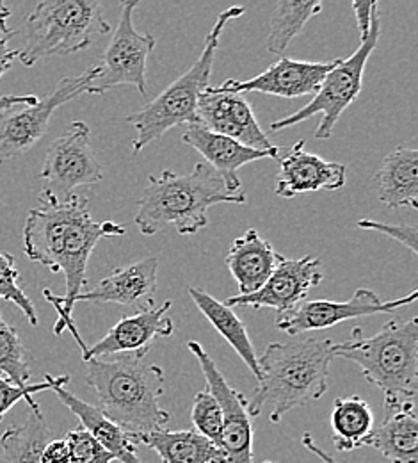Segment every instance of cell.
Masks as SVG:
<instances>
[{"label": "cell", "mask_w": 418, "mask_h": 463, "mask_svg": "<svg viewBox=\"0 0 418 463\" xmlns=\"http://www.w3.org/2000/svg\"><path fill=\"white\" fill-rule=\"evenodd\" d=\"M38 200L40 207L29 211L23 225V251L29 260L64 275L66 290L62 296L43 290L45 299L60 314L54 334L60 335L73 323V307L77 296L88 286V262L98 241L125 235L126 227L115 222L97 223L91 218L86 194L73 193L58 200L42 191Z\"/></svg>", "instance_id": "6da1fadb"}, {"label": "cell", "mask_w": 418, "mask_h": 463, "mask_svg": "<svg viewBox=\"0 0 418 463\" xmlns=\"http://www.w3.org/2000/svg\"><path fill=\"white\" fill-rule=\"evenodd\" d=\"M146 354L121 353L111 360L86 362V383L98 396V408L135 444L139 437L164 430L170 422V413L161 406L164 371L155 364H146Z\"/></svg>", "instance_id": "7a4b0ae2"}, {"label": "cell", "mask_w": 418, "mask_h": 463, "mask_svg": "<svg viewBox=\"0 0 418 463\" xmlns=\"http://www.w3.org/2000/svg\"><path fill=\"white\" fill-rule=\"evenodd\" d=\"M333 345L331 339L304 337L265 347L258 356V387L247 400L249 415L269 406V419L278 424L291 410L320 400L330 383Z\"/></svg>", "instance_id": "3957f363"}, {"label": "cell", "mask_w": 418, "mask_h": 463, "mask_svg": "<svg viewBox=\"0 0 418 463\" xmlns=\"http://www.w3.org/2000/svg\"><path fill=\"white\" fill-rule=\"evenodd\" d=\"M244 202L242 191L232 193L207 163H198L189 174L166 170L159 176H148L134 223L143 235H155L168 227L180 235H192L209 225L210 207Z\"/></svg>", "instance_id": "277c9868"}, {"label": "cell", "mask_w": 418, "mask_h": 463, "mask_svg": "<svg viewBox=\"0 0 418 463\" xmlns=\"http://www.w3.org/2000/svg\"><path fill=\"white\" fill-rule=\"evenodd\" d=\"M333 356L357 364L365 380L385 394V403L417 400V317L390 319L372 337L355 326L346 343L333 345Z\"/></svg>", "instance_id": "5b68a950"}, {"label": "cell", "mask_w": 418, "mask_h": 463, "mask_svg": "<svg viewBox=\"0 0 418 463\" xmlns=\"http://www.w3.org/2000/svg\"><path fill=\"white\" fill-rule=\"evenodd\" d=\"M244 13V5H232L219 13L214 27L205 38L203 51L196 62L144 108L121 118L123 123H130L135 128V137L132 141L134 154L143 152L148 145L161 139L173 127L196 123V108L201 93L210 86L209 82L221 34L228 22L239 18Z\"/></svg>", "instance_id": "8992f818"}, {"label": "cell", "mask_w": 418, "mask_h": 463, "mask_svg": "<svg viewBox=\"0 0 418 463\" xmlns=\"http://www.w3.org/2000/svg\"><path fill=\"white\" fill-rule=\"evenodd\" d=\"M109 31L97 0H43L25 20L18 59L31 68L42 59L77 54Z\"/></svg>", "instance_id": "52a82bcc"}, {"label": "cell", "mask_w": 418, "mask_h": 463, "mask_svg": "<svg viewBox=\"0 0 418 463\" xmlns=\"http://www.w3.org/2000/svg\"><path fill=\"white\" fill-rule=\"evenodd\" d=\"M379 34H381V20H379V14L376 13L370 33L363 42H359L357 52L348 59H339L335 68L330 70L322 79L315 97L304 108H301L294 115L273 121L269 128L273 132H278V130L299 125L313 116L322 115V119L313 136L317 139H330L333 136V128L339 123L340 116L344 115V111L358 99L361 93L365 66L377 47Z\"/></svg>", "instance_id": "ba28073f"}, {"label": "cell", "mask_w": 418, "mask_h": 463, "mask_svg": "<svg viewBox=\"0 0 418 463\" xmlns=\"http://www.w3.org/2000/svg\"><path fill=\"white\" fill-rule=\"evenodd\" d=\"M98 75V66L88 68L77 77H62L58 86L43 99L23 109L0 111V163L31 152L49 130V123L60 106L89 93L91 82Z\"/></svg>", "instance_id": "9c48e42d"}, {"label": "cell", "mask_w": 418, "mask_h": 463, "mask_svg": "<svg viewBox=\"0 0 418 463\" xmlns=\"http://www.w3.org/2000/svg\"><path fill=\"white\" fill-rule=\"evenodd\" d=\"M137 5L139 0L121 2L120 22L102 62L97 64L98 75L91 82L88 95H106L118 86H134L141 95H146V64L157 40L152 34L137 33L134 25Z\"/></svg>", "instance_id": "30bf717a"}, {"label": "cell", "mask_w": 418, "mask_h": 463, "mask_svg": "<svg viewBox=\"0 0 418 463\" xmlns=\"http://www.w3.org/2000/svg\"><path fill=\"white\" fill-rule=\"evenodd\" d=\"M43 193L64 200L77 187L104 180L106 170L91 146V130L84 121H73L68 130L54 139L47 150L42 168Z\"/></svg>", "instance_id": "8fae6325"}, {"label": "cell", "mask_w": 418, "mask_h": 463, "mask_svg": "<svg viewBox=\"0 0 418 463\" xmlns=\"http://www.w3.org/2000/svg\"><path fill=\"white\" fill-rule=\"evenodd\" d=\"M417 290L410 292L404 298L395 299H381L374 290L358 289L346 301H331V299H317V301H302L294 310L280 316L276 319V328L291 337L301 335L311 330H326L337 326L344 321L367 317L383 312H395L406 305H412L417 299Z\"/></svg>", "instance_id": "7c38bea8"}, {"label": "cell", "mask_w": 418, "mask_h": 463, "mask_svg": "<svg viewBox=\"0 0 418 463\" xmlns=\"http://www.w3.org/2000/svg\"><path fill=\"white\" fill-rule=\"evenodd\" d=\"M187 347L200 362L207 391L221 406L223 430L219 448L225 453V460L227 463H253V428L247 400L227 382L216 362L198 341H189Z\"/></svg>", "instance_id": "4fadbf2b"}, {"label": "cell", "mask_w": 418, "mask_h": 463, "mask_svg": "<svg viewBox=\"0 0 418 463\" xmlns=\"http://www.w3.org/2000/svg\"><path fill=\"white\" fill-rule=\"evenodd\" d=\"M324 279L322 260L304 255L301 259H287L282 255L276 269L264 284L262 289L253 294H237L227 298L225 305L253 307V308H273L280 316L294 310L306 301L308 292L317 288Z\"/></svg>", "instance_id": "5bb4252c"}, {"label": "cell", "mask_w": 418, "mask_h": 463, "mask_svg": "<svg viewBox=\"0 0 418 463\" xmlns=\"http://www.w3.org/2000/svg\"><path fill=\"white\" fill-rule=\"evenodd\" d=\"M196 123L258 152L280 148L262 130L249 102L242 95L223 91L218 86H209L201 93L196 108Z\"/></svg>", "instance_id": "9a60e30c"}, {"label": "cell", "mask_w": 418, "mask_h": 463, "mask_svg": "<svg viewBox=\"0 0 418 463\" xmlns=\"http://www.w3.org/2000/svg\"><path fill=\"white\" fill-rule=\"evenodd\" d=\"M339 59L328 62H310L298 59L280 58L260 75L249 80H227L218 86L223 91L244 95V93H264L280 99H299L315 95L322 79L330 70L335 68Z\"/></svg>", "instance_id": "2e32d148"}, {"label": "cell", "mask_w": 418, "mask_h": 463, "mask_svg": "<svg viewBox=\"0 0 418 463\" xmlns=\"http://www.w3.org/2000/svg\"><path fill=\"white\" fill-rule=\"evenodd\" d=\"M280 175L274 193L280 198H294L313 191H339L348 182V168L340 163L324 161L322 157L304 148V139H299L289 148H280Z\"/></svg>", "instance_id": "e0dca14e"}, {"label": "cell", "mask_w": 418, "mask_h": 463, "mask_svg": "<svg viewBox=\"0 0 418 463\" xmlns=\"http://www.w3.org/2000/svg\"><path fill=\"white\" fill-rule=\"evenodd\" d=\"M170 308L172 301H164L159 307H150L121 317L104 339L86 347L82 353L84 362L121 353H148L155 339L172 337L175 332L173 319L168 316Z\"/></svg>", "instance_id": "ac0fdd59"}, {"label": "cell", "mask_w": 418, "mask_h": 463, "mask_svg": "<svg viewBox=\"0 0 418 463\" xmlns=\"http://www.w3.org/2000/svg\"><path fill=\"white\" fill-rule=\"evenodd\" d=\"M157 257H146L134 264L113 269V273L77 296V301L116 303L137 307L139 310L153 307L157 292Z\"/></svg>", "instance_id": "d6986e66"}, {"label": "cell", "mask_w": 418, "mask_h": 463, "mask_svg": "<svg viewBox=\"0 0 418 463\" xmlns=\"http://www.w3.org/2000/svg\"><path fill=\"white\" fill-rule=\"evenodd\" d=\"M185 127L187 128L181 136V141L198 150L205 157V163L225 180L227 187L232 193H240V178L237 172L242 166L262 159H276L280 154V148L274 152H258L247 148L230 137L207 130L200 123H190Z\"/></svg>", "instance_id": "ffe728a7"}, {"label": "cell", "mask_w": 418, "mask_h": 463, "mask_svg": "<svg viewBox=\"0 0 418 463\" xmlns=\"http://www.w3.org/2000/svg\"><path fill=\"white\" fill-rule=\"evenodd\" d=\"M374 448L388 462L418 463V419L415 402L385 403V419L359 442Z\"/></svg>", "instance_id": "44dd1931"}, {"label": "cell", "mask_w": 418, "mask_h": 463, "mask_svg": "<svg viewBox=\"0 0 418 463\" xmlns=\"http://www.w3.org/2000/svg\"><path fill=\"white\" fill-rule=\"evenodd\" d=\"M51 380L52 391L56 392L60 403L80 420L82 430L88 431L102 448H106L115 460L121 463H143L137 457V444L128 433H125L98 406L86 403L66 389L70 376L51 374Z\"/></svg>", "instance_id": "7402d4cb"}, {"label": "cell", "mask_w": 418, "mask_h": 463, "mask_svg": "<svg viewBox=\"0 0 418 463\" xmlns=\"http://www.w3.org/2000/svg\"><path fill=\"white\" fill-rule=\"evenodd\" d=\"M280 259L282 253L255 229H247L237 237L227 253V266L239 284V294L246 296L262 289Z\"/></svg>", "instance_id": "603a6c76"}, {"label": "cell", "mask_w": 418, "mask_h": 463, "mask_svg": "<svg viewBox=\"0 0 418 463\" xmlns=\"http://www.w3.org/2000/svg\"><path fill=\"white\" fill-rule=\"evenodd\" d=\"M377 200L390 209L418 207L417 148L399 146L390 152L374 174Z\"/></svg>", "instance_id": "cb8c5ba5"}, {"label": "cell", "mask_w": 418, "mask_h": 463, "mask_svg": "<svg viewBox=\"0 0 418 463\" xmlns=\"http://www.w3.org/2000/svg\"><path fill=\"white\" fill-rule=\"evenodd\" d=\"M137 444L152 448L163 463H227L221 448L196 430H159L139 437Z\"/></svg>", "instance_id": "d4e9b609"}, {"label": "cell", "mask_w": 418, "mask_h": 463, "mask_svg": "<svg viewBox=\"0 0 418 463\" xmlns=\"http://www.w3.org/2000/svg\"><path fill=\"white\" fill-rule=\"evenodd\" d=\"M189 296L200 308V312L210 321V325L225 337V341L237 351L242 362L247 365V369L255 374L256 380H260V367H258V354L249 339L246 325L240 321L239 316L234 312V308L227 307L214 296H210L205 290L189 286Z\"/></svg>", "instance_id": "484cf974"}, {"label": "cell", "mask_w": 418, "mask_h": 463, "mask_svg": "<svg viewBox=\"0 0 418 463\" xmlns=\"http://www.w3.org/2000/svg\"><path fill=\"white\" fill-rule=\"evenodd\" d=\"M51 430L43 413L31 415L18 426H11L0 435V457L4 463H42Z\"/></svg>", "instance_id": "4316f807"}, {"label": "cell", "mask_w": 418, "mask_h": 463, "mask_svg": "<svg viewBox=\"0 0 418 463\" xmlns=\"http://www.w3.org/2000/svg\"><path fill=\"white\" fill-rule=\"evenodd\" d=\"M374 428V413L370 405L359 396L339 398L331 408L333 442L339 451L358 449L359 442Z\"/></svg>", "instance_id": "83f0119b"}, {"label": "cell", "mask_w": 418, "mask_h": 463, "mask_svg": "<svg viewBox=\"0 0 418 463\" xmlns=\"http://www.w3.org/2000/svg\"><path fill=\"white\" fill-rule=\"evenodd\" d=\"M320 9L322 4L317 0H280L271 14L267 51L271 54H282L291 42L302 33L304 25L320 13Z\"/></svg>", "instance_id": "f1b7e54d"}, {"label": "cell", "mask_w": 418, "mask_h": 463, "mask_svg": "<svg viewBox=\"0 0 418 463\" xmlns=\"http://www.w3.org/2000/svg\"><path fill=\"white\" fill-rule=\"evenodd\" d=\"M0 376L22 387L31 380V358L18 332L0 316Z\"/></svg>", "instance_id": "f546056e"}, {"label": "cell", "mask_w": 418, "mask_h": 463, "mask_svg": "<svg viewBox=\"0 0 418 463\" xmlns=\"http://www.w3.org/2000/svg\"><path fill=\"white\" fill-rule=\"evenodd\" d=\"M0 301L16 305L29 323L38 326L36 308L20 286V271L16 269L14 257L9 253H0Z\"/></svg>", "instance_id": "4dcf8cb0"}, {"label": "cell", "mask_w": 418, "mask_h": 463, "mask_svg": "<svg viewBox=\"0 0 418 463\" xmlns=\"http://www.w3.org/2000/svg\"><path fill=\"white\" fill-rule=\"evenodd\" d=\"M190 417H192L194 430L219 448L221 430H223V413H221V406L209 391H201L194 396Z\"/></svg>", "instance_id": "1f68e13d"}, {"label": "cell", "mask_w": 418, "mask_h": 463, "mask_svg": "<svg viewBox=\"0 0 418 463\" xmlns=\"http://www.w3.org/2000/svg\"><path fill=\"white\" fill-rule=\"evenodd\" d=\"M43 391H52V380L51 374H45V382L42 383H27V385H14L9 380L0 376V420L5 417V413L20 402H27L31 410L36 413H42L40 405L33 400L34 394L43 392Z\"/></svg>", "instance_id": "d6a6232c"}, {"label": "cell", "mask_w": 418, "mask_h": 463, "mask_svg": "<svg viewBox=\"0 0 418 463\" xmlns=\"http://www.w3.org/2000/svg\"><path fill=\"white\" fill-rule=\"evenodd\" d=\"M70 448V463H113V455L102 448L88 431L82 428L73 430L66 435Z\"/></svg>", "instance_id": "836d02e7"}, {"label": "cell", "mask_w": 418, "mask_h": 463, "mask_svg": "<svg viewBox=\"0 0 418 463\" xmlns=\"http://www.w3.org/2000/svg\"><path fill=\"white\" fill-rule=\"evenodd\" d=\"M16 34V31H7V33H0V79L2 75L13 66L14 59H18V51H13L9 47V40ZM38 99L34 95H23V97H16V95H5L0 97V111H5L9 108L14 106H31L34 104Z\"/></svg>", "instance_id": "e575fe53"}, {"label": "cell", "mask_w": 418, "mask_h": 463, "mask_svg": "<svg viewBox=\"0 0 418 463\" xmlns=\"http://www.w3.org/2000/svg\"><path fill=\"white\" fill-rule=\"evenodd\" d=\"M358 227L361 231L379 232L386 237H392L394 241L406 246L413 255L418 253L417 227L415 225H390V223H381L376 220H359Z\"/></svg>", "instance_id": "d590c367"}, {"label": "cell", "mask_w": 418, "mask_h": 463, "mask_svg": "<svg viewBox=\"0 0 418 463\" xmlns=\"http://www.w3.org/2000/svg\"><path fill=\"white\" fill-rule=\"evenodd\" d=\"M353 9L357 13V22H358L359 42H363L372 27L374 14L377 13V2H353Z\"/></svg>", "instance_id": "8d00e7d4"}, {"label": "cell", "mask_w": 418, "mask_h": 463, "mask_svg": "<svg viewBox=\"0 0 418 463\" xmlns=\"http://www.w3.org/2000/svg\"><path fill=\"white\" fill-rule=\"evenodd\" d=\"M42 463H70V448L66 440H49L42 455Z\"/></svg>", "instance_id": "74e56055"}, {"label": "cell", "mask_w": 418, "mask_h": 463, "mask_svg": "<svg viewBox=\"0 0 418 463\" xmlns=\"http://www.w3.org/2000/svg\"><path fill=\"white\" fill-rule=\"evenodd\" d=\"M302 446H304L310 453H313L315 457H319L324 463H339L330 453H326L324 449H320V448L313 442V439H311L310 433H304V435H302Z\"/></svg>", "instance_id": "f35d334b"}, {"label": "cell", "mask_w": 418, "mask_h": 463, "mask_svg": "<svg viewBox=\"0 0 418 463\" xmlns=\"http://www.w3.org/2000/svg\"><path fill=\"white\" fill-rule=\"evenodd\" d=\"M9 16H11L9 7H7L4 2H0V33H7V31H11V29L7 27V20H9Z\"/></svg>", "instance_id": "ab89813d"}, {"label": "cell", "mask_w": 418, "mask_h": 463, "mask_svg": "<svg viewBox=\"0 0 418 463\" xmlns=\"http://www.w3.org/2000/svg\"><path fill=\"white\" fill-rule=\"evenodd\" d=\"M0 463H4V462H2V457H0Z\"/></svg>", "instance_id": "60d3db41"}, {"label": "cell", "mask_w": 418, "mask_h": 463, "mask_svg": "<svg viewBox=\"0 0 418 463\" xmlns=\"http://www.w3.org/2000/svg\"><path fill=\"white\" fill-rule=\"evenodd\" d=\"M264 463H276V462H264Z\"/></svg>", "instance_id": "b9f144b4"}]
</instances>
